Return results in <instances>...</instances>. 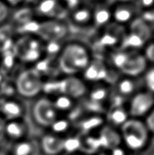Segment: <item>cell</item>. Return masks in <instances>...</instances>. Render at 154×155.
<instances>
[{
  "instance_id": "1",
  "label": "cell",
  "mask_w": 154,
  "mask_h": 155,
  "mask_svg": "<svg viewBox=\"0 0 154 155\" xmlns=\"http://www.w3.org/2000/svg\"><path fill=\"white\" fill-rule=\"evenodd\" d=\"M90 64V56L86 48L79 44H70L62 51L59 64L61 70L68 74H74L85 68Z\"/></svg>"
},
{
  "instance_id": "2",
  "label": "cell",
  "mask_w": 154,
  "mask_h": 155,
  "mask_svg": "<svg viewBox=\"0 0 154 155\" xmlns=\"http://www.w3.org/2000/svg\"><path fill=\"white\" fill-rule=\"evenodd\" d=\"M122 138L129 149L138 151L147 144L149 130L146 124L140 120L130 119L122 125Z\"/></svg>"
},
{
  "instance_id": "3",
  "label": "cell",
  "mask_w": 154,
  "mask_h": 155,
  "mask_svg": "<svg viewBox=\"0 0 154 155\" xmlns=\"http://www.w3.org/2000/svg\"><path fill=\"white\" fill-rule=\"evenodd\" d=\"M17 92L24 97H34L39 94L42 89L40 74L34 70L23 72L16 82Z\"/></svg>"
},
{
  "instance_id": "4",
  "label": "cell",
  "mask_w": 154,
  "mask_h": 155,
  "mask_svg": "<svg viewBox=\"0 0 154 155\" xmlns=\"http://www.w3.org/2000/svg\"><path fill=\"white\" fill-rule=\"evenodd\" d=\"M33 115L41 126L48 127L52 126V124L57 120V110L52 101L46 98H42L35 103Z\"/></svg>"
},
{
  "instance_id": "5",
  "label": "cell",
  "mask_w": 154,
  "mask_h": 155,
  "mask_svg": "<svg viewBox=\"0 0 154 155\" xmlns=\"http://www.w3.org/2000/svg\"><path fill=\"white\" fill-rule=\"evenodd\" d=\"M66 26L57 21H47L43 24H38L36 33L44 39L53 41L64 37L66 34Z\"/></svg>"
},
{
  "instance_id": "6",
  "label": "cell",
  "mask_w": 154,
  "mask_h": 155,
  "mask_svg": "<svg viewBox=\"0 0 154 155\" xmlns=\"http://www.w3.org/2000/svg\"><path fill=\"white\" fill-rule=\"evenodd\" d=\"M39 46L40 45L37 40L25 37L17 42L15 53L20 58L25 61H34L40 55Z\"/></svg>"
},
{
  "instance_id": "7",
  "label": "cell",
  "mask_w": 154,
  "mask_h": 155,
  "mask_svg": "<svg viewBox=\"0 0 154 155\" xmlns=\"http://www.w3.org/2000/svg\"><path fill=\"white\" fill-rule=\"evenodd\" d=\"M154 97L149 93H141L136 94L130 105V114L132 116L140 117L146 114L153 106Z\"/></svg>"
},
{
  "instance_id": "8",
  "label": "cell",
  "mask_w": 154,
  "mask_h": 155,
  "mask_svg": "<svg viewBox=\"0 0 154 155\" xmlns=\"http://www.w3.org/2000/svg\"><path fill=\"white\" fill-rule=\"evenodd\" d=\"M59 90L64 94V95L70 98H77L82 96L85 93V86L84 83L74 77H69L64 81L58 84Z\"/></svg>"
},
{
  "instance_id": "9",
  "label": "cell",
  "mask_w": 154,
  "mask_h": 155,
  "mask_svg": "<svg viewBox=\"0 0 154 155\" xmlns=\"http://www.w3.org/2000/svg\"><path fill=\"white\" fill-rule=\"evenodd\" d=\"M41 146L47 155H58L64 150V140L58 135L47 134L43 137Z\"/></svg>"
},
{
  "instance_id": "10",
  "label": "cell",
  "mask_w": 154,
  "mask_h": 155,
  "mask_svg": "<svg viewBox=\"0 0 154 155\" xmlns=\"http://www.w3.org/2000/svg\"><path fill=\"white\" fill-rule=\"evenodd\" d=\"M122 140V137L111 127H105L102 131L101 137L99 139L101 145L108 149H115L118 147Z\"/></svg>"
},
{
  "instance_id": "11",
  "label": "cell",
  "mask_w": 154,
  "mask_h": 155,
  "mask_svg": "<svg viewBox=\"0 0 154 155\" xmlns=\"http://www.w3.org/2000/svg\"><path fill=\"white\" fill-rule=\"evenodd\" d=\"M1 110L3 115L10 121L18 120L24 114L22 105L16 101H7L4 103Z\"/></svg>"
},
{
  "instance_id": "12",
  "label": "cell",
  "mask_w": 154,
  "mask_h": 155,
  "mask_svg": "<svg viewBox=\"0 0 154 155\" xmlns=\"http://www.w3.org/2000/svg\"><path fill=\"white\" fill-rule=\"evenodd\" d=\"M107 75L106 69L104 65L98 61H94L92 64H89L85 68L84 76L90 81H98L105 78Z\"/></svg>"
},
{
  "instance_id": "13",
  "label": "cell",
  "mask_w": 154,
  "mask_h": 155,
  "mask_svg": "<svg viewBox=\"0 0 154 155\" xmlns=\"http://www.w3.org/2000/svg\"><path fill=\"white\" fill-rule=\"evenodd\" d=\"M5 134H6L11 139L20 140L25 137L26 134V126L24 123L18 120H14L5 124Z\"/></svg>"
},
{
  "instance_id": "14",
  "label": "cell",
  "mask_w": 154,
  "mask_h": 155,
  "mask_svg": "<svg viewBox=\"0 0 154 155\" xmlns=\"http://www.w3.org/2000/svg\"><path fill=\"white\" fill-rule=\"evenodd\" d=\"M108 119L113 125H123L128 120V113L120 106H113L108 114Z\"/></svg>"
},
{
  "instance_id": "15",
  "label": "cell",
  "mask_w": 154,
  "mask_h": 155,
  "mask_svg": "<svg viewBox=\"0 0 154 155\" xmlns=\"http://www.w3.org/2000/svg\"><path fill=\"white\" fill-rule=\"evenodd\" d=\"M39 12L48 16L57 15L58 13H63V10L59 9L58 4L54 0H44L39 5Z\"/></svg>"
},
{
  "instance_id": "16",
  "label": "cell",
  "mask_w": 154,
  "mask_h": 155,
  "mask_svg": "<svg viewBox=\"0 0 154 155\" xmlns=\"http://www.w3.org/2000/svg\"><path fill=\"white\" fill-rule=\"evenodd\" d=\"M35 153V146L31 142H19L14 149L13 155H34Z\"/></svg>"
},
{
  "instance_id": "17",
  "label": "cell",
  "mask_w": 154,
  "mask_h": 155,
  "mask_svg": "<svg viewBox=\"0 0 154 155\" xmlns=\"http://www.w3.org/2000/svg\"><path fill=\"white\" fill-rule=\"evenodd\" d=\"M101 145L99 139L93 137H86L84 139H79V147H82L91 153L96 151Z\"/></svg>"
},
{
  "instance_id": "18",
  "label": "cell",
  "mask_w": 154,
  "mask_h": 155,
  "mask_svg": "<svg viewBox=\"0 0 154 155\" xmlns=\"http://www.w3.org/2000/svg\"><path fill=\"white\" fill-rule=\"evenodd\" d=\"M74 21L76 24L79 25H85L86 23H88V21L91 18V12L88 9L85 8H81V9H77L74 15H73Z\"/></svg>"
},
{
  "instance_id": "19",
  "label": "cell",
  "mask_w": 154,
  "mask_h": 155,
  "mask_svg": "<svg viewBox=\"0 0 154 155\" xmlns=\"http://www.w3.org/2000/svg\"><path fill=\"white\" fill-rule=\"evenodd\" d=\"M135 88H136V85L131 80H123L120 82L118 84V92L123 95H129L133 94Z\"/></svg>"
},
{
  "instance_id": "20",
  "label": "cell",
  "mask_w": 154,
  "mask_h": 155,
  "mask_svg": "<svg viewBox=\"0 0 154 155\" xmlns=\"http://www.w3.org/2000/svg\"><path fill=\"white\" fill-rule=\"evenodd\" d=\"M53 103L57 111L58 110H67L72 105V98H70L66 95H63V96L57 97V99Z\"/></svg>"
},
{
  "instance_id": "21",
  "label": "cell",
  "mask_w": 154,
  "mask_h": 155,
  "mask_svg": "<svg viewBox=\"0 0 154 155\" xmlns=\"http://www.w3.org/2000/svg\"><path fill=\"white\" fill-rule=\"evenodd\" d=\"M52 129L54 130V133L56 134H62L68 130L69 128V122L66 120H56L53 124H52Z\"/></svg>"
},
{
  "instance_id": "22",
  "label": "cell",
  "mask_w": 154,
  "mask_h": 155,
  "mask_svg": "<svg viewBox=\"0 0 154 155\" xmlns=\"http://www.w3.org/2000/svg\"><path fill=\"white\" fill-rule=\"evenodd\" d=\"M110 18V13L106 9H100L95 14V21L97 24L102 25L106 23Z\"/></svg>"
},
{
  "instance_id": "23",
  "label": "cell",
  "mask_w": 154,
  "mask_h": 155,
  "mask_svg": "<svg viewBox=\"0 0 154 155\" xmlns=\"http://www.w3.org/2000/svg\"><path fill=\"white\" fill-rule=\"evenodd\" d=\"M130 17H131V12L127 8L121 7V8H118L115 12V18L118 21L124 22V21H127Z\"/></svg>"
},
{
  "instance_id": "24",
  "label": "cell",
  "mask_w": 154,
  "mask_h": 155,
  "mask_svg": "<svg viewBox=\"0 0 154 155\" xmlns=\"http://www.w3.org/2000/svg\"><path fill=\"white\" fill-rule=\"evenodd\" d=\"M106 95H107V92L105 89H103V88H100V89H96L94 91H93L92 94H91V98L93 101L98 103L100 101H103L106 98Z\"/></svg>"
},
{
  "instance_id": "25",
  "label": "cell",
  "mask_w": 154,
  "mask_h": 155,
  "mask_svg": "<svg viewBox=\"0 0 154 155\" xmlns=\"http://www.w3.org/2000/svg\"><path fill=\"white\" fill-rule=\"evenodd\" d=\"M143 40L140 38V36H138L137 35H132L131 36H129V38L126 40V45H131V46H141L143 45Z\"/></svg>"
},
{
  "instance_id": "26",
  "label": "cell",
  "mask_w": 154,
  "mask_h": 155,
  "mask_svg": "<svg viewBox=\"0 0 154 155\" xmlns=\"http://www.w3.org/2000/svg\"><path fill=\"white\" fill-rule=\"evenodd\" d=\"M146 84L148 88L152 92H154V69L151 70L146 75Z\"/></svg>"
},
{
  "instance_id": "27",
  "label": "cell",
  "mask_w": 154,
  "mask_h": 155,
  "mask_svg": "<svg viewBox=\"0 0 154 155\" xmlns=\"http://www.w3.org/2000/svg\"><path fill=\"white\" fill-rule=\"evenodd\" d=\"M8 15V8L7 6L0 1V23H2Z\"/></svg>"
},
{
  "instance_id": "28",
  "label": "cell",
  "mask_w": 154,
  "mask_h": 155,
  "mask_svg": "<svg viewBox=\"0 0 154 155\" xmlns=\"http://www.w3.org/2000/svg\"><path fill=\"white\" fill-rule=\"evenodd\" d=\"M146 126H147L149 131H152V133H154V110L151 113V114L147 118Z\"/></svg>"
},
{
  "instance_id": "29",
  "label": "cell",
  "mask_w": 154,
  "mask_h": 155,
  "mask_svg": "<svg viewBox=\"0 0 154 155\" xmlns=\"http://www.w3.org/2000/svg\"><path fill=\"white\" fill-rule=\"evenodd\" d=\"M29 11L28 10H26V9H24L23 11H21V12H19V13H17V15H16V18H17V20L18 21H27V19L29 18Z\"/></svg>"
},
{
  "instance_id": "30",
  "label": "cell",
  "mask_w": 154,
  "mask_h": 155,
  "mask_svg": "<svg viewBox=\"0 0 154 155\" xmlns=\"http://www.w3.org/2000/svg\"><path fill=\"white\" fill-rule=\"evenodd\" d=\"M102 42L104 44V45H112L113 43H115V39L110 35H105L103 39H102Z\"/></svg>"
},
{
  "instance_id": "31",
  "label": "cell",
  "mask_w": 154,
  "mask_h": 155,
  "mask_svg": "<svg viewBox=\"0 0 154 155\" xmlns=\"http://www.w3.org/2000/svg\"><path fill=\"white\" fill-rule=\"evenodd\" d=\"M5 124L4 122V119L0 116V140L5 135Z\"/></svg>"
},
{
  "instance_id": "32",
  "label": "cell",
  "mask_w": 154,
  "mask_h": 155,
  "mask_svg": "<svg viewBox=\"0 0 154 155\" xmlns=\"http://www.w3.org/2000/svg\"><path fill=\"white\" fill-rule=\"evenodd\" d=\"M145 155H154V139L151 142L150 147H149L148 151L146 152Z\"/></svg>"
},
{
  "instance_id": "33",
  "label": "cell",
  "mask_w": 154,
  "mask_h": 155,
  "mask_svg": "<svg viewBox=\"0 0 154 155\" xmlns=\"http://www.w3.org/2000/svg\"><path fill=\"white\" fill-rule=\"evenodd\" d=\"M113 155H124L123 152L122 150H120L119 148H115L113 151Z\"/></svg>"
},
{
  "instance_id": "34",
  "label": "cell",
  "mask_w": 154,
  "mask_h": 155,
  "mask_svg": "<svg viewBox=\"0 0 154 155\" xmlns=\"http://www.w3.org/2000/svg\"><path fill=\"white\" fill-rule=\"evenodd\" d=\"M154 2V0H142V4L143 5H150Z\"/></svg>"
},
{
  "instance_id": "35",
  "label": "cell",
  "mask_w": 154,
  "mask_h": 155,
  "mask_svg": "<svg viewBox=\"0 0 154 155\" xmlns=\"http://www.w3.org/2000/svg\"><path fill=\"white\" fill-rule=\"evenodd\" d=\"M10 3H15V2H17V0H8Z\"/></svg>"
},
{
  "instance_id": "36",
  "label": "cell",
  "mask_w": 154,
  "mask_h": 155,
  "mask_svg": "<svg viewBox=\"0 0 154 155\" xmlns=\"http://www.w3.org/2000/svg\"><path fill=\"white\" fill-rule=\"evenodd\" d=\"M0 80H1V74H0Z\"/></svg>"
},
{
  "instance_id": "37",
  "label": "cell",
  "mask_w": 154,
  "mask_h": 155,
  "mask_svg": "<svg viewBox=\"0 0 154 155\" xmlns=\"http://www.w3.org/2000/svg\"><path fill=\"white\" fill-rule=\"evenodd\" d=\"M0 155H2V154H0Z\"/></svg>"
}]
</instances>
